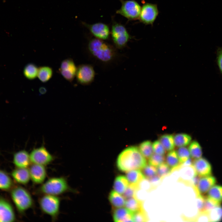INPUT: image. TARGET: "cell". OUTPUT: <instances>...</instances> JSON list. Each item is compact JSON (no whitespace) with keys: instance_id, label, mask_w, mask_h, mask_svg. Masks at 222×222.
<instances>
[{"instance_id":"obj_10","label":"cell","mask_w":222,"mask_h":222,"mask_svg":"<svg viewBox=\"0 0 222 222\" xmlns=\"http://www.w3.org/2000/svg\"><path fill=\"white\" fill-rule=\"evenodd\" d=\"M95 74L92 66L89 64H83L77 67L76 77L79 84L87 85L93 81Z\"/></svg>"},{"instance_id":"obj_6","label":"cell","mask_w":222,"mask_h":222,"mask_svg":"<svg viewBox=\"0 0 222 222\" xmlns=\"http://www.w3.org/2000/svg\"><path fill=\"white\" fill-rule=\"evenodd\" d=\"M110 34L112 40L117 48L125 47L130 39V36L125 27L113 20L112 23Z\"/></svg>"},{"instance_id":"obj_20","label":"cell","mask_w":222,"mask_h":222,"mask_svg":"<svg viewBox=\"0 0 222 222\" xmlns=\"http://www.w3.org/2000/svg\"><path fill=\"white\" fill-rule=\"evenodd\" d=\"M166 163L171 169L172 171L180 168V162L176 151L173 150L169 151L165 158Z\"/></svg>"},{"instance_id":"obj_17","label":"cell","mask_w":222,"mask_h":222,"mask_svg":"<svg viewBox=\"0 0 222 222\" xmlns=\"http://www.w3.org/2000/svg\"><path fill=\"white\" fill-rule=\"evenodd\" d=\"M216 179L213 176L209 175L201 177L196 187L199 193L204 195L216 183Z\"/></svg>"},{"instance_id":"obj_32","label":"cell","mask_w":222,"mask_h":222,"mask_svg":"<svg viewBox=\"0 0 222 222\" xmlns=\"http://www.w3.org/2000/svg\"><path fill=\"white\" fill-rule=\"evenodd\" d=\"M208 192V197L220 203L222 202V186L214 185Z\"/></svg>"},{"instance_id":"obj_45","label":"cell","mask_w":222,"mask_h":222,"mask_svg":"<svg viewBox=\"0 0 222 222\" xmlns=\"http://www.w3.org/2000/svg\"><path fill=\"white\" fill-rule=\"evenodd\" d=\"M39 91L41 93H44L46 91V89L44 87H41L39 89Z\"/></svg>"},{"instance_id":"obj_4","label":"cell","mask_w":222,"mask_h":222,"mask_svg":"<svg viewBox=\"0 0 222 222\" xmlns=\"http://www.w3.org/2000/svg\"><path fill=\"white\" fill-rule=\"evenodd\" d=\"M10 196L18 211L23 213L33 207L34 200L29 192L21 186L13 187L11 190Z\"/></svg>"},{"instance_id":"obj_35","label":"cell","mask_w":222,"mask_h":222,"mask_svg":"<svg viewBox=\"0 0 222 222\" xmlns=\"http://www.w3.org/2000/svg\"><path fill=\"white\" fill-rule=\"evenodd\" d=\"M141 170L145 178L147 179L157 174V167L149 164H147Z\"/></svg>"},{"instance_id":"obj_28","label":"cell","mask_w":222,"mask_h":222,"mask_svg":"<svg viewBox=\"0 0 222 222\" xmlns=\"http://www.w3.org/2000/svg\"><path fill=\"white\" fill-rule=\"evenodd\" d=\"M159 140L166 151L174 150L175 146L174 136L170 134H165L161 136Z\"/></svg>"},{"instance_id":"obj_37","label":"cell","mask_w":222,"mask_h":222,"mask_svg":"<svg viewBox=\"0 0 222 222\" xmlns=\"http://www.w3.org/2000/svg\"><path fill=\"white\" fill-rule=\"evenodd\" d=\"M172 172L171 169L165 162L157 167V174L162 179Z\"/></svg>"},{"instance_id":"obj_38","label":"cell","mask_w":222,"mask_h":222,"mask_svg":"<svg viewBox=\"0 0 222 222\" xmlns=\"http://www.w3.org/2000/svg\"><path fill=\"white\" fill-rule=\"evenodd\" d=\"M134 221L147 222L149 220L148 216L145 209H142L134 212Z\"/></svg>"},{"instance_id":"obj_22","label":"cell","mask_w":222,"mask_h":222,"mask_svg":"<svg viewBox=\"0 0 222 222\" xmlns=\"http://www.w3.org/2000/svg\"><path fill=\"white\" fill-rule=\"evenodd\" d=\"M126 177L130 184L138 185L145 179L140 170H134L127 172Z\"/></svg>"},{"instance_id":"obj_2","label":"cell","mask_w":222,"mask_h":222,"mask_svg":"<svg viewBox=\"0 0 222 222\" xmlns=\"http://www.w3.org/2000/svg\"><path fill=\"white\" fill-rule=\"evenodd\" d=\"M74 191L69 185L66 179L62 176L49 179L37 190V193L39 194L56 196Z\"/></svg>"},{"instance_id":"obj_26","label":"cell","mask_w":222,"mask_h":222,"mask_svg":"<svg viewBox=\"0 0 222 222\" xmlns=\"http://www.w3.org/2000/svg\"><path fill=\"white\" fill-rule=\"evenodd\" d=\"M53 74V70L49 66H42L39 68L37 77L43 83H46L49 81Z\"/></svg>"},{"instance_id":"obj_12","label":"cell","mask_w":222,"mask_h":222,"mask_svg":"<svg viewBox=\"0 0 222 222\" xmlns=\"http://www.w3.org/2000/svg\"><path fill=\"white\" fill-rule=\"evenodd\" d=\"M77 69V67L73 60L68 58L62 61L59 72L64 79L71 82L76 77Z\"/></svg>"},{"instance_id":"obj_36","label":"cell","mask_w":222,"mask_h":222,"mask_svg":"<svg viewBox=\"0 0 222 222\" xmlns=\"http://www.w3.org/2000/svg\"><path fill=\"white\" fill-rule=\"evenodd\" d=\"M176 152L179 161L181 164L187 161L190 156L188 149L185 147H179Z\"/></svg>"},{"instance_id":"obj_7","label":"cell","mask_w":222,"mask_h":222,"mask_svg":"<svg viewBox=\"0 0 222 222\" xmlns=\"http://www.w3.org/2000/svg\"><path fill=\"white\" fill-rule=\"evenodd\" d=\"M121 5V8L116 11L128 20H136L139 19L141 7L135 0H120Z\"/></svg>"},{"instance_id":"obj_14","label":"cell","mask_w":222,"mask_h":222,"mask_svg":"<svg viewBox=\"0 0 222 222\" xmlns=\"http://www.w3.org/2000/svg\"><path fill=\"white\" fill-rule=\"evenodd\" d=\"M45 166L32 164L29 168L30 178L33 183L41 184L44 182L47 175Z\"/></svg>"},{"instance_id":"obj_25","label":"cell","mask_w":222,"mask_h":222,"mask_svg":"<svg viewBox=\"0 0 222 222\" xmlns=\"http://www.w3.org/2000/svg\"><path fill=\"white\" fill-rule=\"evenodd\" d=\"M109 199L111 204L115 208L122 207L125 206V198L123 195L114 190L110 192Z\"/></svg>"},{"instance_id":"obj_40","label":"cell","mask_w":222,"mask_h":222,"mask_svg":"<svg viewBox=\"0 0 222 222\" xmlns=\"http://www.w3.org/2000/svg\"><path fill=\"white\" fill-rule=\"evenodd\" d=\"M139 188V184H130L123 195L125 199L134 197L136 191Z\"/></svg>"},{"instance_id":"obj_29","label":"cell","mask_w":222,"mask_h":222,"mask_svg":"<svg viewBox=\"0 0 222 222\" xmlns=\"http://www.w3.org/2000/svg\"><path fill=\"white\" fill-rule=\"evenodd\" d=\"M174 137L175 145L179 147H185L190 144L191 140V136L185 133L178 134Z\"/></svg>"},{"instance_id":"obj_31","label":"cell","mask_w":222,"mask_h":222,"mask_svg":"<svg viewBox=\"0 0 222 222\" xmlns=\"http://www.w3.org/2000/svg\"><path fill=\"white\" fill-rule=\"evenodd\" d=\"M138 149L144 157L148 159L154 153L152 142L147 140L142 142L139 145Z\"/></svg>"},{"instance_id":"obj_27","label":"cell","mask_w":222,"mask_h":222,"mask_svg":"<svg viewBox=\"0 0 222 222\" xmlns=\"http://www.w3.org/2000/svg\"><path fill=\"white\" fill-rule=\"evenodd\" d=\"M39 68L34 64L29 63L24 67L23 73L27 79L33 80L37 77Z\"/></svg>"},{"instance_id":"obj_5","label":"cell","mask_w":222,"mask_h":222,"mask_svg":"<svg viewBox=\"0 0 222 222\" xmlns=\"http://www.w3.org/2000/svg\"><path fill=\"white\" fill-rule=\"evenodd\" d=\"M60 202L61 199L58 196L43 195L39 198V204L42 212L55 221L59 214Z\"/></svg>"},{"instance_id":"obj_43","label":"cell","mask_w":222,"mask_h":222,"mask_svg":"<svg viewBox=\"0 0 222 222\" xmlns=\"http://www.w3.org/2000/svg\"><path fill=\"white\" fill-rule=\"evenodd\" d=\"M217 64L220 71L222 73V48L218 49L217 52Z\"/></svg>"},{"instance_id":"obj_13","label":"cell","mask_w":222,"mask_h":222,"mask_svg":"<svg viewBox=\"0 0 222 222\" xmlns=\"http://www.w3.org/2000/svg\"><path fill=\"white\" fill-rule=\"evenodd\" d=\"M16 216L10 204L5 199L0 197V222L14 221Z\"/></svg>"},{"instance_id":"obj_21","label":"cell","mask_w":222,"mask_h":222,"mask_svg":"<svg viewBox=\"0 0 222 222\" xmlns=\"http://www.w3.org/2000/svg\"><path fill=\"white\" fill-rule=\"evenodd\" d=\"M129 184L126 176L119 175L115 179L113 189L117 192L123 194Z\"/></svg>"},{"instance_id":"obj_39","label":"cell","mask_w":222,"mask_h":222,"mask_svg":"<svg viewBox=\"0 0 222 222\" xmlns=\"http://www.w3.org/2000/svg\"><path fill=\"white\" fill-rule=\"evenodd\" d=\"M221 203L208 196H205L204 211L208 212L220 205Z\"/></svg>"},{"instance_id":"obj_15","label":"cell","mask_w":222,"mask_h":222,"mask_svg":"<svg viewBox=\"0 0 222 222\" xmlns=\"http://www.w3.org/2000/svg\"><path fill=\"white\" fill-rule=\"evenodd\" d=\"M192 165L197 174L200 177L212 175L211 165L205 158L201 157L194 159Z\"/></svg>"},{"instance_id":"obj_9","label":"cell","mask_w":222,"mask_h":222,"mask_svg":"<svg viewBox=\"0 0 222 222\" xmlns=\"http://www.w3.org/2000/svg\"><path fill=\"white\" fill-rule=\"evenodd\" d=\"M158 14L159 11L156 4L145 2L141 7L138 19L141 22L145 25H152Z\"/></svg>"},{"instance_id":"obj_30","label":"cell","mask_w":222,"mask_h":222,"mask_svg":"<svg viewBox=\"0 0 222 222\" xmlns=\"http://www.w3.org/2000/svg\"><path fill=\"white\" fill-rule=\"evenodd\" d=\"M188 149L190 156L192 158L195 159L201 157L202 154V148L197 141H193L191 142Z\"/></svg>"},{"instance_id":"obj_23","label":"cell","mask_w":222,"mask_h":222,"mask_svg":"<svg viewBox=\"0 0 222 222\" xmlns=\"http://www.w3.org/2000/svg\"><path fill=\"white\" fill-rule=\"evenodd\" d=\"M13 181L7 174L0 169V190L8 191L14 187Z\"/></svg>"},{"instance_id":"obj_41","label":"cell","mask_w":222,"mask_h":222,"mask_svg":"<svg viewBox=\"0 0 222 222\" xmlns=\"http://www.w3.org/2000/svg\"><path fill=\"white\" fill-rule=\"evenodd\" d=\"M152 145L154 153L164 155L166 151L159 140L154 141L152 143Z\"/></svg>"},{"instance_id":"obj_42","label":"cell","mask_w":222,"mask_h":222,"mask_svg":"<svg viewBox=\"0 0 222 222\" xmlns=\"http://www.w3.org/2000/svg\"><path fill=\"white\" fill-rule=\"evenodd\" d=\"M196 197L197 209L199 213L204 211L205 196L199 195L197 196Z\"/></svg>"},{"instance_id":"obj_24","label":"cell","mask_w":222,"mask_h":222,"mask_svg":"<svg viewBox=\"0 0 222 222\" xmlns=\"http://www.w3.org/2000/svg\"><path fill=\"white\" fill-rule=\"evenodd\" d=\"M125 206V208L134 212L144 208L143 202L134 197L126 199Z\"/></svg>"},{"instance_id":"obj_18","label":"cell","mask_w":222,"mask_h":222,"mask_svg":"<svg viewBox=\"0 0 222 222\" xmlns=\"http://www.w3.org/2000/svg\"><path fill=\"white\" fill-rule=\"evenodd\" d=\"M11 176L17 183L23 185L27 184L31 179L29 169L16 168L11 173Z\"/></svg>"},{"instance_id":"obj_3","label":"cell","mask_w":222,"mask_h":222,"mask_svg":"<svg viewBox=\"0 0 222 222\" xmlns=\"http://www.w3.org/2000/svg\"><path fill=\"white\" fill-rule=\"evenodd\" d=\"M88 47L92 55L101 62H110L116 56V50L112 46L96 38L89 41Z\"/></svg>"},{"instance_id":"obj_1","label":"cell","mask_w":222,"mask_h":222,"mask_svg":"<svg viewBox=\"0 0 222 222\" xmlns=\"http://www.w3.org/2000/svg\"><path fill=\"white\" fill-rule=\"evenodd\" d=\"M146 159L138 148L131 146L122 151L119 154L117 161L118 169L123 172L134 170H141L147 164Z\"/></svg>"},{"instance_id":"obj_34","label":"cell","mask_w":222,"mask_h":222,"mask_svg":"<svg viewBox=\"0 0 222 222\" xmlns=\"http://www.w3.org/2000/svg\"><path fill=\"white\" fill-rule=\"evenodd\" d=\"M165 161L164 155L153 153L148 159V162L149 164L157 167L164 163Z\"/></svg>"},{"instance_id":"obj_44","label":"cell","mask_w":222,"mask_h":222,"mask_svg":"<svg viewBox=\"0 0 222 222\" xmlns=\"http://www.w3.org/2000/svg\"><path fill=\"white\" fill-rule=\"evenodd\" d=\"M198 220L199 221L210 222L208 212L204 211L199 213Z\"/></svg>"},{"instance_id":"obj_8","label":"cell","mask_w":222,"mask_h":222,"mask_svg":"<svg viewBox=\"0 0 222 222\" xmlns=\"http://www.w3.org/2000/svg\"><path fill=\"white\" fill-rule=\"evenodd\" d=\"M30 154L31 163L44 166L52 162L54 157L44 146L33 149Z\"/></svg>"},{"instance_id":"obj_33","label":"cell","mask_w":222,"mask_h":222,"mask_svg":"<svg viewBox=\"0 0 222 222\" xmlns=\"http://www.w3.org/2000/svg\"><path fill=\"white\" fill-rule=\"evenodd\" d=\"M210 222L222 220V206L220 205L208 212Z\"/></svg>"},{"instance_id":"obj_19","label":"cell","mask_w":222,"mask_h":222,"mask_svg":"<svg viewBox=\"0 0 222 222\" xmlns=\"http://www.w3.org/2000/svg\"><path fill=\"white\" fill-rule=\"evenodd\" d=\"M133 214L126 208H116L113 211V219L115 222H133Z\"/></svg>"},{"instance_id":"obj_16","label":"cell","mask_w":222,"mask_h":222,"mask_svg":"<svg viewBox=\"0 0 222 222\" xmlns=\"http://www.w3.org/2000/svg\"><path fill=\"white\" fill-rule=\"evenodd\" d=\"M13 162L17 168H27L31 163L30 154L25 150L15 152L13 155Z\"/></svg>"},{"instance_id":"obj_11","label":"cell","mask_w":222,"mask_h":222,"mask_svg":"<svg viewBox=\"0 0 222 222\" xmlns=\"http://www.w3.org/2000/svg\"><path fill=\"white\" fill-rule=\"evenodd\" d=\"M82 23L96 38L103 40L109 38L110 32L107 24L101 22L89 24L83 22Z\"/></svg>"}]
</instances>
